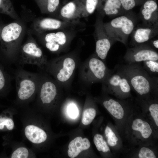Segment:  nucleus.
<instances>
[{
  "label": "nucleus",
  "instance_id": "f257e3e1",
  "mask_svg": "<svg viewBox=\"0 0 158 158\" xmlns=\"http://www.w3.org/2000/svg\"><path fill=\"white\" fill-rule=\"evenodd\" d=\"M140 63H121L116 65L126 76L131 88L142 96L157 91L158 77L150 75Z\"/></svg>",
  "mask_w": 158,
  "mask_h": 158
},
{
  "label": "nucleus",
  "instance_id": "f03ea898",
  "mask_svg": "<svg viewBox=\"0 0 158 158\" xmlns=\"http://www.w3.org/2000/svg\"><path fill=\"white\" fill-rule=\"evenodd\" d=\"M77 65L73 56L61 57L48 61L45 72L61 87H69Z\"/></svg>",
  "mask_w": 158,
  "mask_h": 158
},
{
  "label": "nucleus",
  "instance_id": "7ed1b4c3",
  "mask_svg": "<svg viewBox=\"0 0 158 158\" xmlns=\"http://www.w3.org/2000/svg\"><path fill=\"white\" fill-rule=\"evenodd\" d=\"M135 20L131 15L126 13L120 15L108 23L103 24L109 36L113 40L118 41L126 46L128 38L135 28Z\"/></svg>",
  "mask_w": 158,
  "mask_h": 158
},
{
  "label": "nucleus",
  "instance_id": "20e7f679",
  "mask_svg": "<svg viewBox=\"0 0 158 158\" xmlns=\"http://www.w3.org/2000/svg\"><path fill=\"white\" fill-rule=\"evenodd\" d=\"M110 70L104 61L96 54L94 55L81 66L80 78L84 84L90 86L96 83H102Z\"/></svg>",
  "mask_w": 158,
  "mask_h": 158
},
{
  "label": "nucleus",
  "instance_id": "39448f33",
  "mask_svg": "<svg viewBox=\"0 0 158 158\" xmlns=\"http://www.w3.org/2000/svg\"><path fill=\"white\" fill-rule=\"evenodd\" d=\"M42 74L27 71L20 68L15 74L16 87L18 98L26 101L37 91Z\"/></svg>",
  "mask_w": 158,
  "mask_h": 158
},
{
  "label": "nucleus",
  "instance_id": "423d86ee",
  "mask_svg": "<svg viewBox=\"0 0 158 158\" xmlns=\"http://www.w3.org/2000/svg\"><path fill=\"white\" fill-rule=\"evenodd\" d=\"M22 30V26L15 22L8 24L1 30L0 41L1 48L13 61L16 60Z\"/></svg>",
  "mask_w": 158,
  "mask_h": 158
},
{
  "label": "nucleus",
  "instance_id": "0eeeda50",
  "mask_svg": "<svg viewBox=\"0 0 158 158\" xmlns=\"http://www.w3.org/2000/svg\"><path fill=\"white\" fill-rule=\"evenodd\" d=\"M20 50V54L16 60L20 66H22L26 64L35 65L45 71L48 61L35 41L30 40L27 41L21 47Z\"/></svg>",
  "mask_w": 158,
  "mask_h": 158
},
{
  "label": "nucleus",
  "instance_id": "6e6552de",
  "mask_svg": "<svg viewBox=\"0 0 158 158\" xmlns=\"http://www.w3.org/2000/svg\"><path fill=\"white\" fill-rule=\"evenodd\" d=\"M102 83L104 90L115 94H129L131 89L126 76L116 65Z\"/></svg>",
  "mask_w": 158,
  "mask_h": 158
},
{
  "label": "nucleus",
  "instance_id": "1a4fd4ad",
  "mask_svg": "<svg viewBox=\"0 0 158 158\" xmlns=\"http://www.w3.org/2000/svg\"><path fill=\"white\" fill-rule=\"evenodd\" d=\"M123 59L127 64L141 63L149 60L158 61V54L147 43L128 48Z\"/></svg>",
  "mask_w": 158,
  "mask_h": 158
},
{
  "label": "nucleus",
  "instance_id": "9d476101",
  "mask_svg": "<svg viewBox=\"0 0 158 158\" xmlns=\"http://www.w3.org/2000/svg\"><path fill=\"white\" fill-rule=\"evenodd\" d=\"M96 25V54L99 59L105 61L109 51L115 41L108 35L102 22L98 21Z\"/></svg>",
  "mask_w": 158,
  "mask_h": 158
},
{
  "label": "nucleus",
  "instance_id": "9b49d317",
  "mask_svg": "<svg viewBox=\"0 0 158 158\" xmlns=\"http://www.w3.org/2000/svg\"><path fill=\"white\" fill-rule=\"evenodd\" d=\"M158 25L151 26L143 25L135 27L132 32L131 47L148 43L158 35Z\"/></svg>",
  "mask_w": 158,
  "mask_h": 158
},
{
  "label": "nucleus",
  "instance_id": "f8f14e48",
  "mask_svg": "<svg viewBox=\"0 0 158 158\" xmlns=\"http://www.w3.org/2000/svg\"><path fill=\"white\" fill-rule=\"evenodd\" d=\"M84 6V3L81 1H71L61 8L60 15L66 21L75 23L83 17Z\"/></svg>",
  "mask_w": 158,
  "mask_h": 158
},
{
  "label": "nucleus",
  "instance_id": "ddd939ff",
  "mask_svg": "<svg viewBox=\"0 0 158 158\" xmlns=\"http://www.w3.org/2000/svg\"><path fill=\"white\" fill-rule=\"evenodd\" d=\"M140 16L143 25L153 26L158 25V6L154 0H148L142 6Z\"/></svg>",
  "mask_w": 158,
  "mask_h": 158
},
{
  "label": "nucleus",
  "instance_id": "4468645a",
  "mask_svg": "<svg viewBox=\"0 0 158 158\" xmlns=\"http://www.w3.org/2000/svg\"><path fill=\"white\" fill-rule=\"evenodd\" d=\"M71 23L52 18H44L36 22L34 28L37 32L41 33L47 30L63 28Z\"/></svg>",
  "mask_w": 158,
  "mask_h": 158
},
{
  "label": "nucleus",
  "instance_id": "2eb2a0df",
  "mask_svg": "<svg viewBox=\"0 0 158 158\" xmlns=\"http://www.w3.org/2000/svg\"><path fill=\"white\" fill-rule=\"evenodd\" d=\"M90 146V142L87 138L76 137L69 144L68 155L70 158H75L83 151L88 149Z\"/></svg>",
  "mask_w": 158,
  "mask_h": 158
},
{
  "label": "nucleus",
  "instance_id": "dca6fc26",
  "mask_svg": "<svg viewBox=\"0 0 158 158\" xmlns=\"http://www.w3.org/2000/svg\"><path fill=\"white\" fill-rule=\"evenodd\" d=\"M24 132L27 138L34 143L39 144L44 142L47 138L45 132L42 129L34 125H29L26 126Z\"/></svg>",
  "mask_w": 158,
  "mask_h": 158
},
{
  "label": "nucleus",
  "instance_id": "f3484780",
  "mask_svg": "<svg viewBox=\"0 0 158 158\" xmlns=\"http://www.w3.org/2000/svg\"><path fill=\"white\" fill-rule=\"evenodd\" d=\"M102 10L108 16H115L127 13L123 9L119 0H104Z\"/></svg>",
  "mask_w": 158,
  "mask_h": 158
},
{
  "label": "nucleus",
  "instance_id": "a211bd4d",
  "mask_svg": "<svg viewBox=\"0 0 158 158\" xmlns=\"http://www.w3.org/2000/svg\"><path fill=\"white\" fill-rule=\"evenodd\" d=\"M103 104L108 111L115 118L118 119L122 118L124 111L121 104L117 101L112 99L104 100Z\"/></svg>",
  "mask_w": 158,
  "mask_h": 158
},
{
  "label": "nucleus",
  "instance_id": "6ab92c4d",
  "mask_svg": "<svg viewBox=\"0 0 158 158\" xmlns=\"http://www.w3.org/2000/svg\"><path fill=\"white\" fill-rule=\"evenodd\" d=\"M131 127L133 130L140 132L142 137L145 138H148L152 132L148 123L139 118L133 121Z\"/></svg>",
  "mask_w": 158,
  "mask_h": 158
},
{
  "label": "nucleus",
  "instance_id": "aec40b11",
  "mask_svg": "<svg viewBox=\"0 0 158 158\" xmlns=\"http://www.w3.org/2000/svg\"><path fill=\"white\" fill-rule=\"evenodd\" d=\"M42 13H50L55 11L58 7L60 0H36Z\"/></svg>",
  "mask_w": 158,
  "mask_h": 158
},
{
  "label": "nucleus",
  "instance_id": "412c9836",
  "mask_svg": "<svg viewBox=\"0 0 158 158\" xmlns=\"http://www.w3.org/2000/svg\"><path fill=\"white\" fill-rule=\"evenodd\" d=\"M44 40L45 42H50L58 44L61 47L66 43L67 38L64 33L59 31L47 34L44 37Z\"/></svg>",
  "mask_w": 158,
  "mask_h": 158
},
{
  "label": "nucleus",
  "instance_id": "4be33fe9",
  "mask_svg": "<svg viewBox=\"0 0 158 158\" xmlns=\"http://www.w3.org/2000/svg\"><path fill=\"white\" fill-rule=\"evenodd\" d=\"M0 13L7 15L15 19L18 18L10 0H0Z\"/></svg>",
  "mask_w": 158,
  "mask_h": 158
},
{
  "label": "nucleus",
  "instance_id": "5701e85b",
  "mask_svg": "<svg viewBox=\"0 0 158 158\" xmlns=\"http://www.w3.org/2000/svg\"><path fill=\"white\" fill-rule=\"evenodd\" d=\"M144 69L150 75L157 76L158 61L149 60L143 62Z\"/></svg>",
  "mask_w": 158,
  "mask_h": 158
},
{
  "label": "nucleus",
  "instance_id": "b1692460",
  "mask_svg": "<svg viewBox=\"0 0 158 158\" xmlns=\"http://www.w3.org/2000/svg\"><path fill=\"white\" fill-rule=\"evenodd\" d=\"M93 141L99 151H102L104 152L110 151L109 147L101 135L98 134H96L94 136Z\"/></svg>",
  "mask_w": 158,
  "mask_h": 158
},
{
  "label": "nucleus",
  "instance_id": "393cba45",
  "mask_svg": "<svg viewBox=\"0 0 158 158\" xmlns=\"http://www.w3.org/2000/svg\"><path fill=\"white\" fill-rule=\"evenodd\" d=\"M99 0H86L84 4L83 17H87L92 14L96 9Z\"/></svg>",
  "mask_w": 158,
  "mask_h": 158
},
{
  "label": "nucleus",
  "instance_id": "a878e982",
  "mask_svg": "<svg viewBox=\"0 0 158 158\" xmlns=\"http://www.w3.org/2000/svg\"><path fill=\"white\" fill-rule=\"evenodd\" d=\"M96 115V111L93 108H89L85 109L83 113L82 122L83 124L87 125L92 121Z\"/></svg>",
  "mask_w": 158,
  "mask_h": 158
},
{
  "label": "nucleus",
  "instance_id": "bb28decb",
  "mask_svg": "<svg viewBox=\"0 0 158 158\" xmlns=\"http://www.w3.org/2000/svg\"><path fill=\"white\" fill-rule=\"evenodd\" d=\"M105 133L109 145L111 146H115L118 139L111 129L107 126L105 131Z\"/></svg>",
  "mask_w": 158,
  "mask_h": 158
},
{
  "label": "nucleus",
  "instance_id": "cd10ccee",
  "mask_svg": "<svg viewBox=\"0 0 158 158\" xmlns=\"http://www.w3.org/2000/svg\"><path fill=\"white\" fill-rule=\"evenodd\" d=\"M29 155L28 150L25 147L18 148L13 153L11 158H27Z\"/></svg>",
  "mask_w": 158,
  "mask_h": 158
},
{
  "label": "nucleus",
  "instance_id": "c85d7f7f",
  "mask_svg": "<svg viewBox=\"0 0 158 158\" xmlns=\"http://www.w3.org/2000/svg\"><path fill=\"white\" fill-rule=\"evenodd\" d=\"M123 10L126 12L133 9L137 5V0H119Z\"/></svg>",
  "mask_w": 158,
  "mask_h": 158
},
{
  "label": "nucleus",
  "instance_id": "c756f323",
  "mask_svg": "<svg viewBox=\"0 0 158 158\" xmlns=\"http://www.w3.org/2000/svg\"><path fill=\"white\" fill-rule=\"evenodd\" d=\"M140 158H156L153 152L146 147H143L140 150L138 154Z\"/></svg>",
  "mask_w": 158,
  "mask_h": 158
},
{
  "label": "nucleus",
  "instance_id": "7c9ffc66",
  "mask_svg": "<svg viewBox=\"0 0 158 158\" xmlns=\"http://www.w3.org/2000/svg\"><path fill=\"white\" fill-rule=\"evenodd\" d=\"M5 126L8 129L12 130L14 127V123L13 120L10 118H0V129H3Z\"/></svg>",
  "mask_w": 158,
  "mask_h": 158
},
{
  "label": "nucleus",
  "instance_id": "2f4dec72",
  "mask_svg": "<svg viewBox=\"0 0 158 158\" xmlns=\"http://www.w3.org/2000/svg\"><path fill=\"white\" fill-rule=\"evenodd\" d=\"M67 111L69 116L72 118H76L78 114V108L73 103H71L68 105Z\"/></svg>",
  "mask_w": 158,
  "mask_h": 158
},
{
  "label": "nucleus",
  "instance_id": "473e14b6",
  "mask_svg": "<svg viewBox=\"0 0 158 158\" xmlns=\"http://www.w3.org/2000/svg\"><path fill=\"white\" fill-rule=\"evenodd\" d=\"M149 110L155 122L158 126V104L154 103L150 105L149 107Z\"/></svg>",
  "mask_w": 158,
  "mask_h": 158
},
{
  "label": "nucleus",
  "instance_id": "72a5a7b5",
  "mask_svg": "<svg viewBox=\"0 0 158 158\" xmlns=\"http://www.w3.org/2000/svg\"><path fill=\"white\" fill-rule=\"evenodd\" d=\"M7 82L4 71L0 67V91L6 87Z\"/></svg>",
  "mask_w": 158,
  "mask_h": 158
},
{
  "label": "nucleus",
  "instance_id": "f704fd0d",
  "mask_svg": "<svg viewBox=\"0 0 158 158\" xmlns=\"http://www.w3.org/2000/svg\"><path fill=\"white\" fill-rule=\"evenodd\" d=\"M150 41V44H149L154 49H158V40L157 39L152 40Z\"/></svg>",
  "mask_w": 158,
  "mask_h": 158
},
{
  "label": "nucleus",
  "instance_id": "c9c22d12",
  "mask_svg": "<svg viewBox=\"0 0 158 158\" xmlns=\"http://www.w3.org/2000/svg\"><path fill=\"white\" fill-rule=\"evenodd\" d=\"M2 29H1L0 28V41L1 40V31Z\"/></svg>",
  "mask_w": 158,
  "mask_h": 158
}]
</instances>
